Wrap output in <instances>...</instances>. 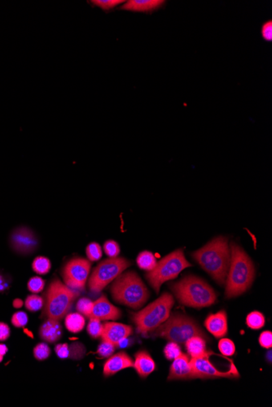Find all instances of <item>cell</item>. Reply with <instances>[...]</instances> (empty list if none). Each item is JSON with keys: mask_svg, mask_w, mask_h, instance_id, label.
<instances>
[{"mask_svg": "<svg viewBox=\"0 0 272 407\" xmlns=\"http://www.w3.org/2000/svg\"><path fill=\"white\" fill-rule=\"evenodd\" d=\"M192 256L217 283L225 284L231 260V249L226 237H216L194 252Z\"/></svg>", "mask_w": 272, "mask_h": 407, "instance_id": "obj_1", "label": "cell"}, {"mask_svg": "<svg viewBox=\"0 0 272 407\" xmlns=\"http://www.w3.org/2000/svg\"><path fill=\"white\" fill-rule=\"evenodd\" d=\"M254 276V266L249 255L238 245L232 244L230 266L227 276L226 298H235L244 294L251 286Z\"/></svg>", "mask_w": 272, "mask_h": 407, "instance_id": "obj_2", "label": "cell"}, {"mask_svg": "<svg viewBox=\"0 0 272 407\" xmlns=\"http://www.w3.org/2000/svg\"><path fill=\"white\" fill-rule=\"evenodd\" d=\"M181 304L193 308H203L213 305L217 294L204 280L194 276H187L171 286Z\"/></svg>", "mask_w": 272, "mask_h": 407, "instance_id": "obj_3", "label": "cell"}, {"mask_svg": "<svg viewBox=\"0 0 272 407\" xmlns=\"http://www.w3.org/2000/svg\"><path fill=\"white\" fill-rule=\"evenodd\" d=\"M114 300L132 309H139L148 301L149 293L144 282L135 272L118 276L111 286Z\"/></svg>", "mask_w": 272, "mask_h": 407, "instance_id": "obj_4", "label": "cell"}, {"mask_svg": "<svg viewBox=\"0 0 272 407\" xmlns=\"http://www.w3.org/2000/svg\"><path fill=\"white\" fill-rule=\"evenodd\" d=\"M155 336L171 342L184 344L193 336H200L209 341V336L200 328L194 319L187 315L175 312L153 331Z\"/></svg>", "mask_w": 272, "mask_h": 407, "instance_id": "obj_5", "label": "cell"}, {"mask_svg": "<svg viewBox=\"0 0 272 407\" xmlns=\"http://www.w3.org/2000/svg\"><path fill=\"white\" fill-rule=\"evenodd\" d=\"M174 303L173 296L165 293L148 307L135 314L132 319L137 327L138 332L147 334L153 332L169 318Z\"/></svg>", "mask_w": 272, "mask_h": 407, "instance_id": "obj_6", "label": "cell"}, {"mask_svg": "<svg viewBox=\"0 0 272 407\" xmlns=\"http://www.w3.org/2000/svg\"><path fill=\"white\" fill-rule=\"evenodd\" d=\"M78 294L59 280H54L46 294L44 313L48 319L60 321L67 315Z\"/></svg>", "mask_w": 272, "mask_h": 407, "instance_id": "obj_7", "label": "cell"}, {"mask_svg": "<svg viewBox=\"0 0 272 407\" xmlns=\"http://www.w3.org/2000/svg\"><path fill=\"white\" fill-rule=\"evenodd\" d=\"M191 266L184 256V251L180 249L156 262L154 268L147 273L146 278L155 291L159 293L163 283L175 279L184 269Z\"/></svg>", "mask_w": 272, "mask_h": 407, "instance_id": "obj_8", "label": "cell"}, {"mask_svg": "<svg viewBox=\"0 0 272 407\" xmlns=\"http://www.w3.org/2000/svg\"><path fill=\"white\" fill-rule=\"evenodd\" d=\"M126 258H110L99 262L89 278V289L93 293H99L131 266Z\"/></svg>", "mask_w": 272, "mask_h": 407, "instance_id": "obj_9", "label": "cell"}, {"mask_svg": "<svg viewBox=\"0 0 272 407\" xmlns=\"http://www.w3.org/2000/svg\"><path fill=\"white\" fill-rule=\"evenodd\" d=\"M213 354L212 351H207L204 355L190 359L191 367L194 379L213 380L217 378H238L240 376L238 371L233 363H232L229 370L220 371L217 369V367L211 363L209 359V357Z\"/></svg>", "mask_w": 272, "mask_h": 407, "instance_id": "obj_10", "label": "cell"}, {"mask_svg": "<svg viewBox=\"0 0 272 407\" xmlns=\"http://www.w3.org/2000/svg\"><path fill=\"white\" fill-rule=\"evenodd\" d=\"M91 266V262L85 258H73L64 266L62 271L64 282L72 290H83L88 279Z\"/></svg>", "mask_w": 272, "mask_h": 407, "instance_id": "obj_11", "label": "cell"}, {"mask_svg": "<svg viewBox=\"0 0 272 407\" xmlns=\"http://www.w3.org/2000/svg\"><path fill=\"white\" fill-rule=\"evenodd\" d=\"M11 247L17 254L22 255L34 253L38 246V240L34 231L26 226L13 229L9 237Z\"/></svg>", "mask_w": 272, "mask_h": 407, "instance_id": "obj_12", "label": "cell"}, {"mask_svg": "<svg viewBox=\"0 0 272 407\" xmlns=\"http://www.w3.org/2000/svg\"><path fill=\"white\" fill-rule=\"evenodd\" d=\"M132 327L115 322H107L103 325L102 341L110 342L118 347L121 342L132 333Z\"/></svg>", "mask_w": 272, "mask_h": 407, "instance_id": "obj_13", "label": "cell"}, {"mask_svg": "<svg viewBox=\"0 0 272 407\" xmlns=\"http://www.w3.org/2000/svg\"><path fill=\"white\" fill-rule=\"evenodd\" d=\"M121 315L122 313L119 309L110 303L105 296H101L94 302L91 317L99 320H117Z\"/></svg>", "mask_w": 272, "mask_h": 407, "instance_id": "obj_14", "label": "cell"}, {"mask_svg": "<svg viewBox=\"0 0 272 407\" xmlns=\"http://www.w3.org/2000/svg\"><path fill=\"white\" fill-rule=\"evenodd\" d=\"M194 376L191 367L190 359L183 353L171 364L168 380H193Z\"/></svg>", "mask_w": 272, "mask_h": 407, "instance_id": "obj_15", "label": "cell"}, {"mask_svg": "<svg viewBox=\"0 0 272 407\" xmlns=\"http://www.w3.org/2000/svg\"><path fill=\"white\" fill-rule=\"evenodd\" d=\"M207 330L217 338L226 336L228 333V316L224 311H220L216 314H211L207 317L205 321Z\"/></svg>", "mask_w": 272, "mask_h": 407, "instance_id": "obj_16", "label": "cell"}, {"mask_svg": "<svg viewBox=\"0 0 272 407\" xmlns=\"http://www.w3.org/2000/svg\"><path fill=\"white\" fill-rule=\"evenodd\" d=\"M134 367V362L127 353L120 352L113 355L103 366V375L113 376L122 370Z\"/></svg>", "mask_w": 272, "mask_h": 407, "instance_id": "obj_17", "label": "cell"}, {"mask_svg": "<svg viewBox=\"0 0 272 407\" xmlns=\"http://www.w3.org/2000/svg\"><path fill=\"white\" fill-rule=\"evenodd\" d=\"M39 336L48 343H55L62 338V327L58 320L47 319L39 329Z\"/></svg>", "mask_w": 272, "mask_h": 407, "instance_id": "obj_18", "label": "cell"}, {"mask_svg": "<svg viewBox=\"0 0 272 407\" xmlns=\"http://www.w3.org/2000/svg\"><path fill=\"white\" fill-rule=\"evenodd\" d=\"M135 367L139 376L146 378L156 369V364L152 358L147 351H141L135 354Z\"/></svg>", "mask_w": 272, "mask_h": 407, "instance_id": "obj_19", "label": "cell"}, {"mask_svg": "<svg viewBox=\"0 0 272 407\" xmlns=\"http://www.w3.org/2000/svg\"><path fill=\"white\" fill-rule=\"evenodd\" d=\"M162 0H131L126 3L122 9L135 13H150L162 6Z\"/></svg>", "mask_w": 272, "mask_h": 407, "instance_id": "obj_20", "label": "cell"}, {"mask_svg": "<svg viewBox=\"0 0 272 407\" xmlns=\"http://www.w3.org/2000/svg\"><path fill=\"white\" fill-rule=\"evenodd\" d=\"M56 354L61 359H81L84 356L86 348L81 343L72 345L59 344L55 348Z\"/></svg>", "mask_w": 272, "mask_h": 407, "instance_id": "obj_21", "label": "cell"}, {"mask_svg": "<svg viewBox=\"0 0 272 407\" xmlns=\"http://www.w3.org/2000/svg\"><path fill=\"white\" fill-rule=\"evenodd\" d=\"M188 355L192 358L199 357L206 352V341L200 336H193L184 343Z\"/></svg>", "mask_w": 272, "mask_h": 407, "instance_id": "obj_22", "label": "cell"}, {"mask_svg": "<svg viewBox=\"0 0 272 407\" xmlns=\"http://www.w3.org/2000/svg\"><path fill=\"white\" fill-rule=\"evenodd\" d=\"M65 323H66V328L70 332L77 333L83 329L86 321H85L84 317L82 316L80 313H72V314H69L66 316Z\"/></svg>", "mask_w": 272, "mask_h": 407, "instance_id": "obj_23", "label": "cell"}, {"mask_svg": "<svg viewBox=\"0 0 272 407\" xmlns=\"http://www.w3.org/2000/svg\"><path fill=\"white\" fill-rule=\"evenodd\" d=\"M136 262H137L139 268L149 272L154 268L157 262H156L154 254L145 250V251L141 252L138 255Z\"/></svg>", "mask_w": 272, "mask_h": 407, "instance_id": "obj_24", "label": "cell"}, {"mask_svg": "<svg viewBox=\"0 0 272 407\" xmlns=\"http://www.w3.org/2000/svg\"><path fill=\"white\" fill-rule=\"evenodd\" d=\"M51 261L44 256H38L32 262V268L38 275H45L51 270Z\"/></svg>", "mask_w": 272, "mask_h": 407, "instance_id": "obj_25", "label": "cell"}, {"mask_svg": "<svg viewBox=\"0 0 272 407\" xmlns=\"http://www.w3.org/2000/svg\"><path fill=\"white\" fill-rule=\"evenodd\" d=\"M246 323L252 329H260L265 324V317L262 313L253 311L247 316Z\"/></svg>", "mask_w": 272, "mask_h": 407, "instance_id": "obj_26", "label": "cell"}, {"mask_svg": "<svg viewBox=\"0 0 272 407\" xmlns=\"http://www.w3.org/2000/svg\"><path fill=\"white\" fill-rule=\"evenodd\" d=\"M102 331H103V324L101 323V320L91 317L87 325V332L89 335L94 339H96L101 336Z\"/></svg>", "mask_w": 272, "mask_h": 407, "instance_id": "obj_27", "label": "cell"}, {"mask_svg": "<svg viewBox=\"0 0 272 407\" xmlns=\"http://www.w3.org/2000/svg\"><path fill=\"white\" fill-rule=\"evenodd\" d=\"M43 302L44 301L40 296H38L36 294H32L26 298L25 306L29 311L35 312L42 308L43 306Z\"/></svg>", "mask_w": 272, "mask_h": 407, "instance_id": "obj_28", "label": "cell"}, {"mask_svg": "<svg viewBox=\"0 0 272 407\" xmlns=\"http://www.w3.org/2000/svg\"><path fill=\"white\" fill-rule=\"evenodd\" d=\"M86 253L89 260L96 262L102 258L101 246L96 242H91L87 246Z\"/></svg>", "mask_w": 272, "mask_h": 407, "instance_id": "obj_29", "label": "cell"}, {"mask_svg": "<svg viewBox=\"0 0 272 407\" xmlns=\"http://www.w3.org/2000/svg\"><path fill=\"white\" fill-rule=\"evenodd\" d=\"M93 304H94V302L91 299L82 298L78 300L76 308L78 313H80L81 315H83L90 318L91 312H92Z\"/></svg>", "mask_w": 272, "mask_h": 407, "instance_id": "obj_30", "label": "cell"}, {"mask_svg": "<svg viewBox=\"0 0 272 407\" xmlns=\"http://www.w3.org/2000/svg\"><path fill=\"white\" fill-rule=\"evenodd\" d=\"M219 349L224 356H232L236 352V347L232 340L224 338L219 342Z\"/></svg>", "mask_w": 272, "mask_h": 407, "instance_id": "obj_31", "label": "cell"}, {"mask_svg": "<svg viewBox=\"0 0 272 407\" xmlns=\"http://www.w3.org/2000/svg\"><path fill=\"white\" fill-rule=\"evenodd\" d=\"M181 353V348L176 342H169L164 349L165 356L168 360H174L180 356Z\"/></svg>", "mask_w": 272, "mask_h": 407, "instance_id": "obj_32", "label": "cell"}, {"mask_svg": "<svg viewBox=\"0 0 272 407\" xmlns=\"http://www.w3.org/2000/svg\"><path fill=\"white\" fill-rule=\"evenodd\" d=\"M51 355V350L46 343H39L34 349V358L38 361L46 360Z\"/></svg>", "mask_w": 272, "mask_h": 407, "instance_id": "obj_33", "label": "cell"}, {"mask_svg": "<svg viewBox=\"0 0 272 407\" xmlns=\"http://www.w3.org/2000/svg\"><path fill=\"white\" fill-rule=\"evenodd\" d=\"M45 286V281L40 277H31L28 282V290L33 294H38L43 290Z\"/></svg>", "mask_w": 272, "mask_h": 407, "instance_id": "obj_34", "label": "cell"}, {"mask_svg": "<svg viewBox=\"0 0 272 407\" xmlns=\"http://www.w3.org/2000/svg\"><path fill=\"white\" fill-rule=\"evenodd\" d=\"M103 250L110 258H116L120 254V246L118 242L113 240H108L103 244Z\"/></svg>", "mask_w": 272, "mask_h": 407, "instance_id": "obj_35", "label": "cell"}, {"mask_svg": "<svg viewBox=\"0 0 272 407\" xmlns=\"http://www.w3.org/2000/svg\"><path fill=\"white\" fill-rule=\"evenodd\" d=\"M116 347L115 345L112 344L110 342L103 341L98 347V355L103 358L110 357V356H112Z\"/></svg>", "mask_w": 272, "mask_h": 407, "instance_id": "obj_36", "label": "cell"}, {"mask_svg": "<svg viewBox=\"0 0 272 407\" xmlns=\"http://www.w3.org/2000/svg\"><path fill=\"white\" fill-rule=\"evenodd\" d=\"M28 315H26V312L24 311H18L13 314L12 316V323L14 327L19 328V327H24L28 323Z\"/></svg>", "mask_w": 272, "mask_h": 407, "instance_id": "obj_37", "label": "cell"}, {"mask_svg": "<svg viewBox=\"0 0 272 407\" xmlns=\"http://www.w3.org/2000/svg\"><path fill=\"white\" fill-rule=\"evenodd\" d=\"M91 3L103 10H110L121 4H123L125 1H123V0H93Z\"/></svg>", "mask_w": 272, "mask_h": 407, "instance_id": "obj_38", "label": "cell"}, {"mask_svg": "<svg viewBox=\"0 0 272 407\" xmlns=\"http://www.w3.org/2000/svg\"><path fill=\"white\" fill-rule=\"evenodd\" d=\"M259 344L263 348L270 349L272 347V333L270 331H265L260 335Z\"/></svg>", "mask_w": 272, "mask_h": 407, "instance_id": "obj_39", "label": "cell"}, {"mask_svg": "<svg viewBox=\"0 0 272 407\" xmlns=\"http://www.w3.org/2000/svg\"><path fill=\"white\" fill-rule=\"evenodd\" d=\"M262 38L267 42L272 41V21H268L262 25L261 30Z\"/></svg>", "mask_w": 272, "mask_h": 407, "instance_id": "obj_40", "label": "cell"}, {"mask_svg": "<svg viewBox=\"0 0 272 407\" xmlns=\"http://www.w3.org/2000/svg\"><path fill=\"white\" fill-rule=\"evenodd\" d=\"M10 333L9 326L5 323L0 322V342L8 340L10 336Z\"/></svg>", "mask_w": 272, "mask_h": 407, "instance_id": "obj_41", "label": "cell"}, {"mask_svg": "<svg viewBox=\"0 0 272 407\" xmlns=\"http://www.w3.org/2000/svg\"><path fill=\"white\" fill-rule=\"evenodd\" d=\"M9 281L7 279V277L0 274V292L2 293V292L5 291L9 289Z\"/></svg>", "mask_w": 272, "mask_h": 407, "instance_id": "obj_42", "label": "cell"}, {"mask_svg": "<svg viewBox=\"0 0 272 407\" xmlns=\"http://www.w3.org/2000/svg\"><path fill=\"white\" fill-rule=\"evenodd\" d=\"M23 301L19 299V298H16L15 300H13V306L15 308H21V307H23Z\"/></svg>", "mask_w": 272, "mask_h": 407, "instance_id": "obj_43", "label": "cell"}, {"mask_svg": "<svg viewBox=\"0 0 272 407\" xmlns=\"http://www.w3.org/2000/svg\"><path fill=\"white\" fill-rule=\"evenodd\" d=\"M9 351V348L7 347L6 345L0 344V355L5 356L7 353Z\"/></svg>", "mask_w": 272, "mask_h": 407, "instance_id": "obj_44", "label": "cell"}, {"mask_svg": "<svg viewBox=\"0 0 272 407\" xmlns=\"http://www.w3.org/2000/svg\"><path fill=\"white\" fill-rule=\"evenodd\" d=\"M24 332L25 333L27 334L28 336H30V337H34V335L32 334L31 332H30L29 330L26 329V328H24Z\"/></svg>", "mask_w": 272, "mask_h": 407, "instance_id": "obj_45", "label": "cell"}, {"mask_svg": "<svg viewBox=\"0 0 272 407\" xmlns=\"http://www.w3.org/2000/svg\"><path fill=\"white\" fill-rule=\"evenodd\" d=\"M3 359H4V355H0V363L3 361Z\"/></svg>", "mask_w": 272, "mask_h": 407, "instance_id": "obj_46", "label": "cell"}]
</instances>
